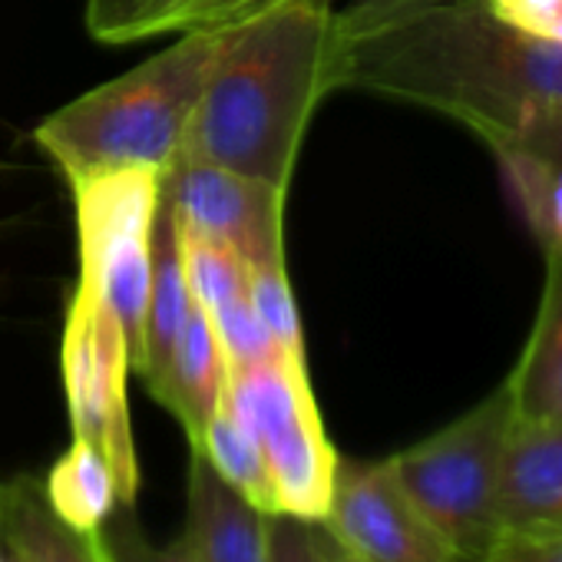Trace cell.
Returning <instances> with one entry per match:
<instances>
[{"instance_id": "cell-1", "label": "cell", "mask_w": 562, "mask_h": 562, "mask_svg": "<svg viewBox=\"0 0 562 562\" xmlns=\"http://www.w3.org/2000/svg\"><path fill=\"white\" fill-rule=\"evenodd\" d=\"M358 87L513 143L562 103V44L503 24L486 0H447L331 50V90Z\"/></svg>"}, {"instance_id": "cell-2", "label": "cell", "mask_w": 562, "mask_h": 562, "mask_svg": "<svg viewBox=\"0 0 562 562\" xmlns=\"http://www.w3.org/2000/svg\"><path fill=\"white\" fill-rule=\"evenodd\" d=\"M331 0H271L225 24L179 156L289 192L312 113L331 90Z\"/></svg>"}, {"instance_id": "cell-3", "label": "cell", "mask_w": 562, "mask_h": 562, "mask_svg": "<svg viewBox=\"0 0 562 562\" xmlns=\"http://www.w3.org/2000/svg\"><path fill=\"white\" fill-rule=\"evenodd\" d=\"M218 47L222 27L186 31L162 54L47 116L34 143L70 189L113 172H166L182 153Z\"/></svg>"}, {"instance_id": "cell-4", "label": "cell", "mask_w": 562, "mask_h": 562, "mask_svg": "<svg viewBox=\"0 0 562 562\" xmlns=\"http://www.w3.org/2000/svg\"><path fill=\"white\" fill-rule=\"evenodd\" d=\"M513 394L503 381L473 411L391 457V470L460 562H480L496 529V486Z\"/></svg>"}, {"instance_id": "cell-5", "label": "cell", "mask_w": 562, "mask_h": 562, "mask_svg": "<svg viewBox=\"0 0 562 562\" xmlns=\"http://www.w3.org/2000/svg\"><path fill=\"white\" fill-rule=\"evenodd\" d=\"M225 397L261 450L278 513L322 522L338 453L325 434L308 368L268 361L228 371Z\"/></svg>"}, {"instance_id": "cell-6", "label": "cell", "mask_w": 562, "mask_h": 562, "mask_svg": "<svg viewBox=\"0 0 562 562\" xmlns=\"http://www.w3.org/2000/svg\"><path fill=\"white\" fill-rule=\"evenodd\" d=\"M60 368L74 437L90 440L106 457L120 503L133 506L139 493V463L126 401V378L133 371L130 341L113 305L83 278H77L67 305Z\"/></svg>"}, {"instance_id": "cell-7", "label": "cell", "mask_w": 562, "mask_h": 562, "mask_svg": "<svg viewBox=\"0 0 562 562\" xmlns=\"http://www.w3.org/2000/svg\"><path fill=\"white\" fill-rule=\"evenodd\" d=\"M159 176L149 169L113 172L74 186L80 278L113 305L136 368L153 281V228L159 215Z\"/></svg>"}, {"instance_id": "cell-8", "label": "cell", "mask_w": 562, "mask_h": 562, "mask_svg": "<svg viewBox=\"0 0 562 562\" xmlns=\"http://www.w3.org/2000/svg\"><path fill=\"white\" fill-rule=\"evenodd\" d=\"M285 189L176 156L159 176V202L176 228L235 251L245 268L285 261Z\"/></svg>"}, {"instance_id": "cell-9", "label": "cell", "mask_w": 562, "mask_h": 562, "mask_svg": "<svg viewBox=\"0 0 562 562\" xmlns=\"http://www.w3.org/2000/svg\"><path fill=\"white\" fill-rule=\"evenodd\" d=\"M322 526L355 562H460L404 493L391 460L358 463L338 457Z\"/></svg>"}, {"instance_id": "cell-10", "label": "cell", "mask_w": 562, "mask_h": 562, "mask_svg": "<svg viewBox=\"0 0 562 562\" xmlns=\"http://www.w3.org/2000/svg\"><path fill=\"white\" fill-rule=\"evenodd\" d=\"M499 536H562V420L513 417L499 486H496Z\"/></svg>"}, {"instance_id": "cell-11", "label": "cell", "mask_w": 562, "mask_h": 562, "mask_svg": "<svg viewBox=\"0 0 562 562\" xmlns=\"http://www.w3.org/2000/svg\"><path fill=\"white\" fill-rule=\"evenodd\" d=\"M268 519L192 450L186 539L199 562H268Z\"/></svg>"}, {"instance_id": "cell-12", "label": "cell", "mask_w": 562, "mask_h": 562, "mask_svg": "<svg viewBox=\"0 0 562 562\" xmlns=\"http://www.w3.org/2000/svg\"><path fill=\"white\" fill-rule=\"evenodd\" d=\"M228 391V361L212 328L209 312L192 299L189 315L176 335L172 355L149 387V394L182 424L189 443L199 440L205 420Z\"/></svg>"}, {"instance_id": "cell-13", "label": "cell", "mask_w": 562, "mask_h": 562, "mask_svg": "<svg viewBox=\"0 0 562 562\" xmlns=\"http://www.w3.org/2000/svg\"><path fill=\"white\" fill-rule=\"evenodd\" d=\"M0 542L18 562H116L110 539L70 529L34 476L0 483Z\"/></svg>"}, {"instance_id": "cell-14", "label": "cell", "mask_w": 562, "mask_h": 562, "mask_svg": "<svg viewBox=\"0 0 562 562\" xmlns=\"http://www.w3.org/2000/svg\"><path fill=\"white\" fill-rule=\"evenodd\" d=\"M506 384L513 394V417L562 420V251H546L536 325Z\"/></svg>"}, {"instance_id": "cell-15", "label": "cell", "mask_w": 562, "mask_h": 562, "mask_svg": "<svg viewBox=\"0 0 562 562\" xmlns=\"http://www.w3.org/2000/svg\"><path fill=\"white\" fill-rule=\"evenodd\" d=\"M271 0H87V31L103 44L146 41L169 31L225 27Z\"/></svg>"}, {"instance_id": "cell-16", "label": "cell", "mask_w": 562, "mask_h": 562, "mask_svg": "<svg viewBox=\"0 0 562 562\" xmlns=\"http://www.w3.org/2000/svg\"><path fill=\"white\" fill-rule=\"evenodd\" d=\"M192 292L182 271L179 255V235L172 225V215L159 202L156 228H153V281H149V305H146V325H143V348L136 361V374L153 387L172 355L176 335L189 315Z\"/></svg>"}, {"instance_id": "cell-17", "label": "cell", "mask_w": 562, "mask_h": 562, "mask_svg": "<svg viewBox=\"0 0 562 562\" xmlns=\"http://www.w3.org/2000/svg\"><path fill=\"white\" fill-rule=\"evenodd\" d=\"M44 496L50 509L77 532H100L120 503L106 457L83 437H74L70 450L50 467Z\"/></svg>"}, {"instance_id": "cell-18", "label": "cell", "mask_w": 562, "mask_h": 562, "mask_svg": "<svg viewBox=\"0 0 562 562\" xmlns=\"http://www.w3.org/2000/svg\"><path fill=\"white\" fill-rule=\"evenodd\" d=\"M192 450H199L212 463V470L235 493H241L251 506H258L268 516L278 513L271 476H268V467L261 460V450H258L255 437L245 430V424L235 417L228 397H222V404L212 411V417L205 420Z\"/></svg>"}, {"instance_id": "cell-19", "label": "cell", "mask_w": 562, "mask_h": 562, "mask_svg": "<svg viewBox=\"0 0 562 562\" xmlns=\"http://www.w3.org/2000/svg\"><path fill=\"white\" fill-rule=\"evenodd\" d=\"M490 149L499 159L506 189L542 255L562 251V169L513 143H496Z\"/></svg>"}, {"instance_id": "cell-20", "label": "cell", "mask_w": 562, "mask_h": 562, "mask_svg": "<svg viewBox=\"0 0 562 562\" xmlns=\"http://www.w3.org/2000/svg\"><path fill=\"white\" fill-rule=\"evenodd\" d=\"M176 235H179V255H182L189 292L205 312H215V308L248 295V268L235 251H228L215 241L186 235L179 228H176Z\"/></svg>"}, {"instance_id": "cell-21", "label": "cell", "mask_w": 562, "mask_h": 562, "mask_svg": "<svg viewBox=\"0 0 562 562\" xmlns=\"http://www.w3.org/2000/svg\"><path fill=\"white\" fill-rule=\"evenodd\" d=\"M248 299H251L261 325L268 328V335L281 348V355H285L292 364L305 368L302 315H299V305H295V295H292V281H289L285 261L248 268Z\"/></svg>"}, {"instance_id": "cell-22", "label": "cell", "mask_w": 562, "mask_h": 562, "mask_svg": "<svg viewBox=\"0 0 562 562\" xmlns=\"http://www.w3.org/2000/svg\"><path fill=\"white\" fill-rule=\"evenodd\" d=\"M209 318H212V328H215L218 345L225 351L228 371L268 364V361H289L285 355H281V348L274 345V338L268 335V328L261 325L248 295L209 312Z\"/></svg>"}, {"instance_id": "cell-23", "label": "cell", "mask_w": 562, "mask_h": 562, "mask_svg": "<svg viewBox=\"0 0 562 562\" xmlns=\"http://www.w3.org/2000/svg\"><path fill=\"white\" fill-rule=\"evenodd\" d=\"M268 562H338V546L322 522L274 513L268 519Z\"/></svg>"}, {"instance_id": "cell-24", "label": "cell", "mask_w": 562, "mask_h": 562, "mask_svg": "<svg viewBox=\"0 0 562 562\" xmlns=\"http://www.w3.org/2000/svg\"><path fill=\"white\" fill-rule=\"evenodd\" d=\"M437 4H447V0H348L341 11L335 8V44L374 34L394 21H404Z\"/></svg>"}, {"instance_id": "cell-25", "label": "cell", "mask_w": 562, "mask_h": 562, "mask_svg": "<svg viewBox=\"0 0 562 562\" xmlns=\"http://www.w3.org/2000/svg\"><path fill=\"white\" fill-rule=\"evenodd\" d=\"M106 539L113 546L116 562H199V555L186 536L169 546H156L133 522H120V529Z\"/></svg>"}, {"instance_id": "cell-26", "label": "cell", "mask_w": 562, "mask_h": 562, "mask_svg": "<svg viewBox=\"0 0 562 562\" xmlns=\"http://www.w3.org/2000/svg\"><path fill=\"white\" fill-rule=\"evenodd\" d=\"M480 562H562V536H496Z\"/></svg>"}, {"instance_id": "cell-27", "label": "cell", "mask_w": 562, "mask_h": 562, "mask_svg": "<svg viewBox=\"0 0 562 562\" xmlns=\"http://www.w3.org/2000/svg\"><path fill=\"white\" fill-rule=\"evenodd\" d=\"M486 4L503 24L546 41V31L562 8V0H486Z\"/></svg>"}, {"instance_id": "cell-28", "label": "cell", "mask_w": 562, "mask_h": 562, "mask_svg": "<svg viewBox=\"0 0 562 562\" xmlns=\"http://www.w3.org/2000/svg\"><path fill=\"white\" fill-rule=\"evenodd\" d=\"M513 146H519V149H526V153H532V156H539V159H546V162L562 169V103H555L546 113H539L513 139Z\"/></svg>"}, {"instance_id": "cell-29", "label": "cell", "mask_w": 562, "mask_h": 562, "mask_svg": "<svg viewBox=\"0 0 562 562\" xmlns=\"http://www.w3.org/2000/svg\"><path fill=\"white\" fill-rule=\"evenodd\" d=\"M546 41H552V44H562V8L555 11L552 24H549V31H546Z\"/></svg>"}, {"instance_id": "cell-30", "label": "cell", "mask_w": 562, "mask_h": 562, "mask_svg": "<svg viewBox=\"0 0 562 562\" xmlns=\"http://www.w3.org/2000/svg\"><path fill=\"white\" fill-rule=\"evenodd\" d=\"M338 562H355V559H351V555H345V552L338 549Z\"/></svg>"}, {"instance_id": "cell-31", "label": "cell", "mask_w": 562, "mask_h": 562, "mask_svg": "<svg viewBox=\"0 0 562 562\" xmlns=\"http://www.w3.org/2000/svg\"><path fill=\"white\" fill-rule=\"evenodd\" d=\"M0 562H8V559H0Z\"/></svg>"}]
</instances>
